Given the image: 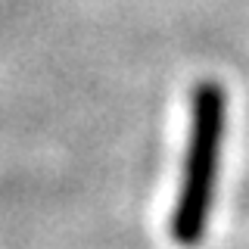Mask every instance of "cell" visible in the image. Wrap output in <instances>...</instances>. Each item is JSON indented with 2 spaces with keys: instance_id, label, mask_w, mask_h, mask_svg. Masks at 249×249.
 <instances>
[{
  "instance_id": "6da1fadb",
  "label": "cell",
  "mask_w": 249,
  "mask_h": 249,
  "mask_svg": "<svg viewBox=\"0 0 249 249\" xmlns=\"http://www.w3.org/2000/svg\"><path fill=\"white\" fill-rule=\"evenodd\" d=\"M228 131V97L215 81H202L190 103V137H187L181 187L171 209V240L190 249L202 243L215 202L218 162Z\"/></svg>"
}]
</instances>
